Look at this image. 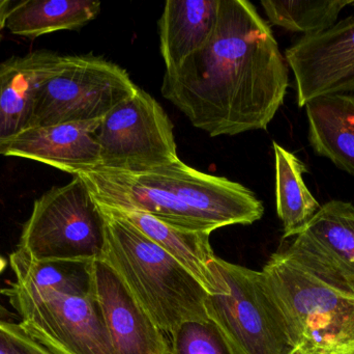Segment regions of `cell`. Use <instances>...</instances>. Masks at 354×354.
<instances>
[{
	"mask_svg": "<svg viewBox=\"0 0 354 354\" xmlns=\"http://www.w3.org/2000/svg\"><path fill=\"white\" fill-rule=\"evenodd\" d=\"M289 85L270 25L247 0H220L207 43L164 74L161 91L212 137L266 130Z\"/></svg>",
	"mask_w": 354,
	"mask_h": 354,
	"instance_id": "cell-1",
	"label": "cell"
},
{
	"mask_svg": "<svg viewBox=\"0 0 354 354\" xmlns=\"http://www.w3.org/2000/svg\"><path fill=\"white\" fill-rule=\"evenodd\" d=\"M101 259L120 276L158 328L171 334L183 322L208 319V293L167 251L109 208Z\"/></svg>",
	"mask_w": 354,
	"mask_h": 354,
	"instance_id": "cell-2",
	"label": "cell"
},
{
	"mask_svg": "<svg viewBox=\"0 0 354 354\" xmlns=\"http://www.w3.org/2000/svg\"><path fill=\"white\" fill-rule=\"evenodd\" d=\"M297 354H333L354 343V297L277 251L261 270Z\"/></svg>",
	"mask_w": 354,
	"mask_h": 354,
	"instance_id": "cell-3",
	"label": "cell"
},
{
	"mask_svg": "<svg viewBox=\"0 0 354 354\" xmlns=\"http://www.w3.org/2000/svg\"><path fill=\"white\" fill-rule=\"evenodd\" d=\"M210 270L222 294L208 295V319L236 354H297L261 272L214 257Z\"/></svg>",
	"mask_w": 354,
	"mask_h": 354,
	"instance_id": "cell-4",
	"label": "cell"
},
{
	"mask_svg": "<svg viewBox=\"0 0 354 354\" xmlns=\"http://www.w3.org/2000/svg\"><path fill=\"white\" fill-rule=\"evenodd\" d=\"M105 241L103 213L86 184L74 177L35 202L18 249L37 261H93L101 259Z\"/></svg>",
	"mask_w": 354,
	"mask_h": 354,
	"instance_id": "cell-5",
	"label": "cell"
},
{
	"mask_svg": "<svg viewBox=\"0 0 354 354\" xmlns=\"http://www.w3.org/2000/svg\"><path fill=\"white\" fill-rule=\"evenodd\" d=\"M20 326L53 354H118L93 294H66L15 282L1 290Z\"/></svg>",
	"mask_w": 354,
	"mask_h": 354,
	"instance_id": "cell-6",
	"label": "cell"
},
{
	"mask_svg": "<svg viewBox=\"0 0 354 354\" xmlns=\"http://www.w3.org/2000/svg\"><path fill=\"white\" fill-rule=\"evenodd\" d=\"M137 87L126 70L104 58L62 55L39 89L30 127L103 118Z\"/></svg>",
	"mask_w": 354,
	"mask_h": 354,
	"instance_id": "cell-7",
	"label": "cell"
},
{
	"mask_svg": "<svg viewBox=\"0 0 354 354\" xmlns=\"http://www.w3.org/2000/svg\"><path fill=\"white\" fill-rule=\"evenodd\" d=\"M95 137L100 168L142 174L179 159L169 116L140 87L104 116Z\"/></svg>",
	"mask_w": 354,
	"mask_h": 354,
	"instance_id": "cell-8",
	"label": "cell"
},
{
	"mask_svg": "<svg viewBox=\"0 0 354 354\" xmlns=\"http://www.w3.org/2000/svg\"><path fill=\"white\" fill-rule=\"evenodd\" d=\"M132 174L143 184L169 193L212 233L224 227L254 224L264 214L263 204L247 187L199 172L179 159L151 172Z\"/></svg>",
	"mask_w": 354,
	"mask_h": 354,
	"instance_id": "cell-9",
	"label": "cell"
},
{
	"mask_svg": "<svg viewBox=\"0 0 354 354\" xmlns=\"http://www.w3.org/2000/svg\"><path fill=\"white\" fill-rule=\"evenodd\" d=\"M285 57L295 74L299 107L322 96L353 95L354 15L322 33L303 35Z\"/></svg>",
	"mask_w": 354,
	"mask_h": 354,
	"instance_id": "cell-10",
	"label": "cell"
},
{
	"mask_svg": "<svg viewBox=\"0 0 354 354\" xmlns=\"http://www.w3.org/2000/svg\"><path fill=\"white\" fill-rule=\"evenodd\" d=\"M283 253L333 288L354 297V206L328 202Z\"/></svg>",
	"mask_w": 354,
	"mask_h": 354,
	"instance_id": "cell-11",
	"label": "cell"
},
{
	"mask_svg": "<svg viewBox=\"0 0 354 354\" xmlns=\"http://www.w3.org/2000/svg\"><path fill=\"white\" fill-rule=\"evenodd\" d=\"M93 293L118 354H170V345L113 268L93 262Z\"/></svg>",
	"mask_w": 354,
	"mask_h": 354,
	"instance_id": "cell-12",
	"label": "cell"
},
{
	"mask_svg": "<svg viewBox=\"0 0 354 354\" xmlns=\"http://www.w3.org/2000/svg\"><path fill=\"white\" fill-rule=\"evenodd\" d=\"M102 121L28 127L0 145V155L41 162L77 176L101 166L95 132Z\"/></svg>",
	"mask_w": 354,
	"mask_h": 354,
	"instance_id": "cell-13",
	"label": "cell"
},
{
	"mask_svg": "<svg viewBox=\"0 0 354 354\" xmlns=\"http://www.w3.org/2000/svg\"><path fill=\"white\" fill-rule=\"evenodd\" d=\"M60 57L37 50L0 64V145L30 127L39 89Z\"/></svg>",
	"mask_w": 354,
	"mask_h": 354,
	"instance_id": "cell-14",
	"label": "cell"
},
{
	"mask_svg": "<svg viewBox=\"0 0 354 354\" xmlns=\"http://www.w3.org/2000/svg\"><path fill=\"white\" fill-rule=\"evenodd\" d=\"M220 0H168L160 19V49L166 70L177 68L214 33Z\"/></svg>",
	"mask_w": 354,
	"mask_h": 354,
	"instance_id": "cell-15",
	"label": "cell"
},
{
	"mask_svg": "<svg viewBox=\"0 0 354 354\" xmlns=\"http://www.w3.org/2000/svg\"><path fill=\"white\" fill-rule=\"evenodd\" d=\"M305 107L314 152L354 178V95L322 96Z\"/></svg>",
	"mask_w": 354,
	"mask_h": 354,
	"instance_id": "cell-16",
	"label": "cell"
},
{
	"mask_svg": "<svg viewBox=\"0 0 354 354\" xmlns=\"http://www.w3.org/2000/svg\"><path fill=\"white\" fill-rule=\"evenodd\" d=\"M109 209L130 222L167 251L201 284L208 294H222L209 268L210 262L216 257L210 245V233L176 228L143 212Z\"/></svg>",
	"mask_w": 354,
	"mask_h": 354,
	"instance_id": "cell-17",
	"label": "cell"
},
{
	"mask_svg": "<svg viewBox=\"0 0 354 354\" xmlns=\"http://www.w3.org/2000/svg\"><path fill=\"white\" fill-rule=\"evenodd\" d=\"M100 12L101 2L93 0H25L12 3L4 19V28L14 35L35 39L80 28Z\"/></svg>",
	"mask_w": 354,
	"mask_h": 354,
	"instance_id": "cell-18",
	"label": "cell"
},
{
	"mask_svg": "<svg viewBox=\"0 0 354 354\" xmlns=\"http://www.w3.org/2000/svg\"><path fill=\"white\" fill-rule=\"evenodd\" d=\"M277 213L283 224V238L299 235L319 211L320 204L304 181L307 166L295 154L274 141Z\"/></svg>",
	"mask_w": 354,
	"mask_h": 354,
	"instance_id": "cell-19",
	"label": "cell"
},
{
	"mask_svg": "<svg viewBox=\"0 0 354 354\" xmlns=\"http://www.w3.org/2000/svg\"><path fill=\"white\" fill-rule=\"evenodd\" d=\"M93 261H37L17 249L10 264L17 282L71 295L93 294Z\"/></svg>",
	"mask_w": 354,
	"mask_h": 354,
	"instance_id": "cell-20",
	"label": "cell"
},
{
	"mask_svg": "<svg viewBox=\"0 0 354 354\" xmlns=\"http://www.w3.org/2000/svg\"><path fill=\"white\" fill-rule=\"evenodd\" d=\"M353 0H263L264 12L272 24L304 35H315L336 24L343 8Z\"/></svg>",
	"mask_w": 354,
	"mask_h": 354,
	"instance_id": "cell-21",
	"label": "cell"
},
{
	"mask_svg": "<svg viewBox=\"0 0 354 354\" xmlns=\"http://www.w3.org/2000/svg\"><path fill=\"white\" fill-rule=\"evenodd\" d=\"M170 336V354H236L210 319L183 322Z\"/></svg>",
	"mask_w": 354,
	"mask_h": 354,
	"instance_id": "cell-22",
	"label": "cell"
},
{
	"mask_svg": "<svg viewBox=\"0 0 354 354\" xmlns=\"http://www.w3.org/2000/svg\"><path fill=\"white\" fill-rule=\"evenodd\" d=\"M0 354H53L19 324L0 320Z\"/></svg>",
	"mask_w": 354,
	"mask_h": 354,
	"instance_id": "cell-23",
	"label": "cell"
},
{
	"mask_svg": "<svg viewBox=\"0 0 354 354\" xmlns=\"http://www.w3.org/2000/svg\"><path fill=\"white\" fill-rule=\"evenodd\" d=\"M12 6V2L8 0H0V19H4L8 8Z\"/></svg>",
	"mask_w": 354,
	"mask_h": 354,
	"instance_id": "cell-24",
	"label": "cell"
},
{
	"mask_svg": "<svg viewBox=\"0 0 354 354\" xmlns=\"http://www.w3.org/2000/svg\"><path fill=\"white\" fill-rule=\"evenodd\" d=\"M333 354H354V343L353 344H351V346L347 347V348L343 349V351H338V353Z\"/></svg>",
	"mask_w": 354,
	"mask_h": 354,
	"instance_id": "cell-25",
	"label": "cell"
},
{
	"mask_svg": "<svg viewBox=\"0 0 354 354\" xmlns=\"http://www.w3.org/2000/svg\"><path fill=\"white\" fill-rule=\"evenodd\" d=\"M6 316H8V312L0 305V320H2V318L6 317Z\"/></svg>",
	"mask_w": 354,
	"mask_h": 354,
	"instance_id": "cell-26",
	"label": "cell"
},
{
	"mask_svg": "<svg viewBox=\"0 0 354 354\" xmlns=\"http://www.w3.org/2000/svg\"><path fill=\"white\" fill-rule=\"evenodd\" d=\"M4 19H0V30H1L2 28H4Z\"/></svg>",
	"mask_w": 354,
	"mask_h": 354,
	"instance_id": "cell-27",
	"label": "cell"
}]
</instances>
